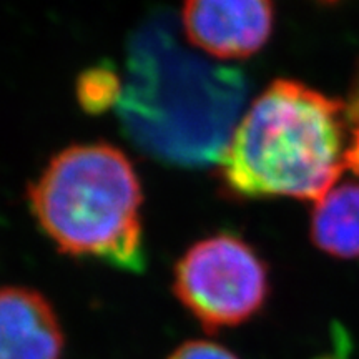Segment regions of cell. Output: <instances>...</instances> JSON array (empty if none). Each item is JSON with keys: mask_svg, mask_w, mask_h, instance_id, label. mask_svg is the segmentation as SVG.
I'll return each mask as SVG.
<instances>
[{"mask_svg": "<svg viewBox=\"0 0 359 359\" xmlns=\"http://www.w3.org/2000/svg\"><path fill=\"white\" fill-rule=\"evenodd\" d=\"M248 92L245 75L180 42L167 13L148 17L128 42L116 114L137 148L173 167L218 163Z\"/></svg>", "mask_w": 359, "mask_h": 359, "instance_id": "1", "label": "cell"}, {"mask_svg": "<svg viewBox=\"0 0 359 359\" xmlns=\"http://www.w3.org/2000/svg\"><path fill=\"white\" fill-rule=\"evenodd\" d=\"M311 240L331 257L359 258V183L334 185L314 201Z\"/></svg>", "mask_w": 359, "mask_h": 359, "instance_id": "7", "label": "cell"}, {"mask_svg": "<svg viewBox=\"0 0 359 359\" xmlns=\"http://www.w3.org/2000/svg\"><path fill=\"white\" fill-rule=\"evenodd\" d=\"M348 107L296 80L278 79L243 111L218 160L238 200L318 201L346 167Z\"/></svg>", "mask_w": 359, "mask_h": 359, "instance_id": "2", "label": "cell"}, {"mask_svg": "<svg viewBox=\"0 0 359 359\" xmlns=\"http://www.w3.org/2000/svg\"><path fill=\"white\" fill-rule=\"evenodd\" d=\"M188 43L219 62L245 60L268 43L273 0H185L180 15Z\"/></svg>", "mask_w": 359, "mask_h": 359, "instance_id": "5", "label": "cell"}, {"mask_svg": "<svg viewBox=\"0 0 359 359\" xmlns=\"http://www.w3.org/2000/svg\"><path fill=\"white\" fill-rule=\"evenodd\" d=\"M27 200L60 253L128 271L145 266L142 183L116 147L97 142L64 148L30 183Z\"/></svg>", "mask_w": 359, "mask_h": 359, "instance_id": "3", "label": "cell"}, {"mask_svg": "<svg viewBox=\"0 0 359 359\" xmlns=\"http://www.w3.org/2000/svg\"><path fill=\"white\" fill-rule=\"evenodd\" d=\"M123 77L111 67L97 65L82 72L77 82L80 107L92 115L116 109L122 98Z\"/></svg>", "mask_w": 359, "mask_h": 359, "instance_id": "8", "label": "cell"}, {"mask_svg": "<svg viewBox=\"0 0 359 359\" xmlns=\"http://www.w3.org/2000/svg\"><path fill=\"white\" fill-rule=\"evenodd\" d=\"M173 293L205 330L236 327L266 304L268 264L248 241L223 231L191 245L173 269Z\"/></svg>", "mask_w": 359, "mask_h": 359, "instance_id": "4", "label": "cell"}, {"mask_svg": "<svg viewBox=\"0 0 359 359\" xmlns=\"http://www.w3.org/2000/svg\"><path fill=\"white\" fill-rule=\"evenodd\" d=\"M167 359H240L231 349L217 341L191 339L173 349Z\"/></svg>", "mask_w": 359, "mask_h": 359, "instance_id": "9", "label": "cell"}, {"mask_svg": "<svg viewBox=\"0 0 359 359\" xmlns=\"http://www.w3.org/2000/svg\"><path fill=\"white\" fill-rule=\"evenodd\" d=\"M346 167L359 177V125L354 127L346 154Z\"/></svg>", "mask_w": 359, "mask_h": 359, "instance_id": "10", "label": "cell"}, {"mask_svg": "<svg viewBox=\"0 0 359 359\" xmlns=\"http://www.w3.org/2000/svg\"><path fill=\"white\" fill-rule=\"evenodd\" d=\"M318 359H344V356H338V354H325V356H321V358H318Z\"/></svg>", "mask_w": 359, "mask_h": 359, "instance_id": "12", "label": "cell"}, {"mask_svg": "<svg viewBox=\"0 0 359 359\" xmlns=\"http://www.w3.org/2000/svg\"><path fill=\"white\" fill-rule=\"evenodd\" d=\"M326 2H334V0H326Z\"/></svg>", "mask_w": 359, "mask_h": 359, "instance_id": "13", "label": "cell"}, {"mask_svg": "<svg viewBox=\"0 0 359 359\" xmlns=\"http://www.w3.org/2000/svg\"><path fill=\"white\" fill-rule=\"evenodd\" d=\"M64 348L60 320L42 293L0 288V359H62Z\"/></svg>", "mask_w": 359, "mask_h": 359, "instance_id": "6", "label": "cell"}, {"mask_svg": "<svg viewBox=\"0 0 359 359\" xmlns=\"http://www.w3.org/2000/svg\"><path fill=\"white\" fill-rule=\"evenodd\" d=\"M346 107H348L349 120H351V123L356 127V125H359V74H358L356 82H354L351 100H349V103H346Z\"/></svg>", "mask_w": 359, "mask_h": 359, "instance_id": "11", "label": "cell"}]
</instances>
